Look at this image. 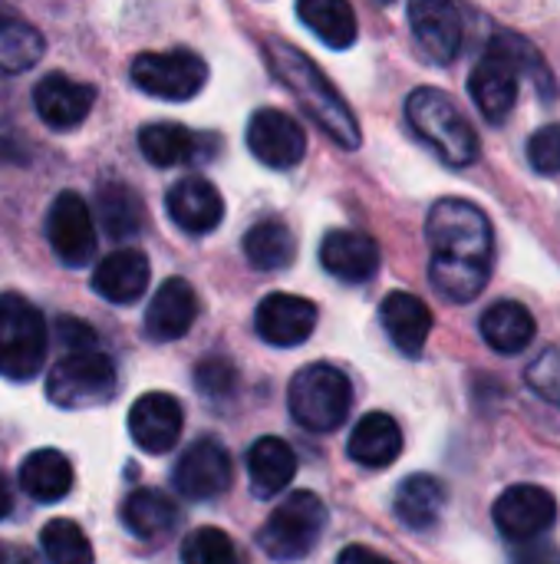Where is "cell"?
I'll return each instance as SVG.
<instances>
[{"instance_id":"42","label":"cell","mask_w":560,"mask_h":564,"mask_svg":"<svg viewBox=\"0 0 560 564\" xmlns=\"http://www.w3.org/2000/svg\"><path fill=\"white\" fill-rule=\"evenodd\" d=\"M0 564H36L26 549H7L0 545Z\"/></svg>"},{"instance_id":"5","label":"cell","mask_w":560,"mask_h":564,"mask_svg":"<svg viewBox=\"0 0 560 564\" xmlns=\"http://www.w3.org/2000/svg\"><path fill=\"white\" fill-rule=\"evenodd\" d=\"M46 324L43 314L20 294H0V377L26 383L43 370Z\"/></svg>"},{"instance_id":"36","label":"cell","mask_w":560,"mask_h":564,"mask_svg":"<svg viewBox=\"0 0 560 564\" xmlns=\"http://www.w3.org/2000/svg\"><path fill=\"white\" fill-rule=\"evenodd\" d=\"M495 40L512 53V59L518 63L521 76H531V79H535V86H538V93H541L545 99H554V96H558V83H554V76H551L545 56H541L528 40H521V36H515V33H498Z\"/></svg>"},{"instance_id":"39","label":"cell","mask_w":560,"mask_h":564,"mask_svg":"<svg viewBox=\"0 0 560 564\" xmlns=\"http://www.w3.org/2000/svg\"><path fill=\"white\" fill-rule=\"evenodd\" d=\"M528 383L538 390L548 403L560 406V350H545L531 367H528Z\"/></svg>"},{"instance_id":"44","label":"cell","mask_w":560,"mask_h":564,"mask_svg":"<svg viewBox=\"0 0 560 564\" xmlns=\"http://www.w3.org/2000/svg\"><path fill=\"white\" fill-rule=\"evenodd\" d=\"M380 3H393V0H380Z\"/></svg>"},{"instance_id":"28","label":"cell","mask_w":560,"mask_h":564,"mask_svg":"<svg viewBox=\"0 0 560 564\" xmlns=\"http://www.w3.org/2000/svg\"><path fill=\"white\" fill-rule=\"evenodd\" d=\"M449 502V492L446 486L436 479V476H426V473H416L409 479L399 482V492H396V516L403 525L416 529V532H426L439 522L442 509Z\"/></svg>"},{"instance_id":"43","label":"cell","mask_w":560,"mask_h":564,"mask_svg":"<svg viewBox=\"0 0 560 564\" xmlns=\"http://www.w3.org/2000/svg\"><path fill=\"white\" fill-rule=\"evenodd\" d=\"M10 509H13V496H10V489H7V482L0 476V522L10 516Z\"/></svg>"},{"instance_id":"22","label":"cell","mask_w":560,"mask_h":564,"mask_svg":"<svg viewBox=\"0 0 560 564\" xmlns=\"http://www.w3.org/2000/svg\"><path fill=\"white\" fill-rule=\"evenodd\" d=\"M149 258L135 248H122L106 254L92 271V291L109 304H135L149 291Z\"/></svg>"},{"instance_id":"30","label":"cell","mask_w":560,"mask_h":564,"mask_svg":"<svg viewBox=\"0 0 560 564\" xmlns=\"http://www.w3.org/2000/svg\"><path fill=\"white\" fill-rule=\"evenodd\" d=\"M139 149L142 155L158 165V169H172V165H185V162H201V139L195 132H188L178 122H152L139 132Z\"/></svg>"},{"instance_id":"12","label":"cell","mask_w":560,"mask_h":564,"mask_svg":"<svg viewBox=\"0 0 560 564\" xmlns=\"http://www.w3.org/2000/svg\"><path fill=\"white\" fill-rule=\"evenodd\" d=\"M231 479H234L231 453L211 436L195 440L182 453V459L175 463V473H172L175 489L191 502H208V499L224 496L231 489Z\"/></svg>"},{"instance_id":"38","label":"cell","mask_w":560,"mask_h":564,"mask_svg":"<svg viewBox=\"0 0 560 564\" xmlns=\"http://www.w3.org/2000/svg\"><path fill=\"white\" fill-rule=\"evenodd\" d=\"M528 162L538 175H560V126H545L531 135Z\"/></svg>"},{"instance_id":"21","label":"cell","mask_w":560,"mask_h":564,"mask_svg":"<svg viewBox=\"0 0 560 564\" xmlns=\"http://www.w3.org/2000/svg\"><path fill=\"white\" fill-rule=\"evenodd\" d=\"M380 321L393 347L406 357H419L426 350V340L432 334V311L422 297L409 291H393L380 304Z\"/></svg>"},{"instance_id":"4","label":"cell","mask_w":560,"mask_h":564,"mask_svg":"<svg viewBox=\"0 0 560 564\" xmlns=\"http://www.w3.org/2000/svg\"><path fill=\"white\" fill-rule=\"evenodd\" d=\"M290 416L310 433H333L347 423L353 406V387L343 370L330 364H310L294 373L287 390Z\"/></svg>"},{"instance_id":"7","label":"cell","mask_w":560,"mask_h":564,"mask_svg":"<svg viewBox=\"0 0 560 564\" xmlns=\"http://www.w3.org/2000/svg\"><path fill=\"white\" fill-rule=\"evenodd\" d=\"M116 367L99 350L66 354L46 373V400L59 410H89L116 397Z\"/></svg>"},{"instance_id":"26","label":"cell","mask_w":560,"mask_h":564,"mask_svg":"<svg viewBox=\"0 0 560 564\" xmlns=\"http://www.w3.org/2000/svg\"><path fill=\"white\" fill-rule=\"evenodd\" d=\"M485 344L505 357L512 354H521L531 347L535 334H538V324L531 317V311L518 301H498L492 304L485 314H482V324H479Z\"/></svg>"},{"instance_id":"2","label":"cell","mask_w":560,"mask_h":564,"mask_svg":"<svg viewBox=\"0 0 560 564\" xmlns=\"http://www.w3.org/2000/svg\"><path fill=\"white\" fill-rule=\"evenodd\" d=\"M264 56L271 73L284 83L287 93L300 102V109L340 145V149H360V122L340 89L320 73V66L297 46H290L281 36H271L264 43Z\"/></svg>"},{"instance_id":"18","label":"cell","mask_w":560,"mask_h":564,"mask_svg":"<svg viewBox=\"0 0 560 564\" xmlns=\"http://www.w3.org/2000/svg\"><path fill=\"white\" fill-rule=\"evenodd\" d=\"M165 205H168V218L185 235H208L224 218L221 192L201 175H188V178L175 182L165 195Z\"/></svg>"},{"instance_id":"11","label":"cell","mask_w":560,"mask_h":564,"mask_svg":"<svg viewBox=\"0 0 560 564\" xmlns=\"http://www.w3.org/2000/svg\"><path fill=\"white\" fill-rule=\"evenodd\" d=\"M46 238L66 268H86L96 258V225L89 205L76 192H59L46 215Z\"/></svg>"},{"instance_id":"24","label":"cell","mask_w":560,"mask_h":564,"mask_svg":"<svg viewBox=\"0 0 560 564\" xmlns=\"http://www.w3.org/2000/svg\"><path fill=\"white\" fill-rule=\"evenodd\" d=\"M297 476V456L294 449L277 436H261L248 449V479L257 499H271L284 492Z\"/></svg>"},{"instance_id":"19","label":"cell","mask_w":560,"mask_h":564,"mask_svg":"<svg viewBox=\"0 0 560 564\" xmlns=\"http://www.w3.org/2000/svg\"><path fill=\"white\" fill-rule=\"evenodd\" d=\"M198 317V294L185 278H168L145 311V337L155 344L182 340Z\"/></svg>"},{"instance_id":"41","label":"cell","mask_w":560,"mask_h":564,"mask_svg":"<svg viewBox=\"0 0 560 564\" xmlns=\"http://www.w3.org/2000/svg\"><path fill=\"white\" fill-rule=\"evenodd\" d=\"M337 564H396V562H393V558H386V555H380V552H373V549H366V545H350V549H343V552H340Z\"/></svg>"},{"instance_id":"1","label":"cell","mask_w":560,"mask_h":564,"mask_svg":"<svg viewBox=\"0 0 560 564\" xmlns=\"http://www.w3.org/2000/svg\"><path fill=\"white\" fill-rule=\"evenodd\" d=\"M426 238L432 248V288L452 304L475 301L488 284L495 258V231L488 215L469 198H442L426 218Z\"/></svg>"},{"instance_id":"31","label":"cell","mask_w":560,"mask_h":564,"mask_svg":"<svg viewBox=\"0 0 560 564\" xmlns=\"http://www.w3.org/2000/svg\"><path fill=\"white\" fill-rule=\"evenodd\" d=\"M43 36L7 3H0V76L23 73L40 63Z\"/></svg>"},{"instance_id":"40","label":"cell","mask_w":560,"mask_h":564,"mask_svg":"<svg viewBox=\"0 0 560 564\" xmlns=\"http://www.w3.org/2000/svg\"><path fill=\"white\" fill-rule=\"evenodd\" d=\"M56 337L66 347V354H79V350H96V330L76 317H59L56 321Z\"/></svg>"},{"instance_id":"10","label":"cell","mask_w":560,"mask_h":564,"mask_svg":"<svg viewBox=\"0 0 560 564\" xmlns=\"http://www.w3.org/2000/svg\"><path fill=\"white\" fill-rule=\"evenodd\" d=\"M518 79H521V69L518 63L512 59V53L492 36L485 56L479 59V66L472 69L469 76V93L479 106V112L498 126L512 116L515 102H518Z\"/></svg>"},{"instance_id":"29","label":"cell","mask_w":560,"mask_h":564,"mask_svg":"<svg viewBox=\"0 0 560 564\" xmlns=\"http://www.w3.org/2000/svg\"><path fill=\"white\" fill-rule=\"evenodd\" d=\"M297 17L330 50H350L356 43V13L350 0H297Z\"/></svg>"},{"instance_id":"37","label":"cell","mask_w":560,"mask_h":564,"mask_svg":"<svg viewBox=\"0 0 560 564\" xmlns=\"http://www.w3.org/2000/svg\"><path fill=\"white\" fill-rule=\"evenodd\" d=\"M195 387L208 400H224L238 390V370L224 357H208L195 370Z\"/></svg>"},{"instance_id":"34","label":"cell","mask_w":560,"mask_h":564,"mask_svg":"<svg viewBox=\"0 0 560 564\" xmlns=\"http://www.w3.org/2000/svg\"><path fill=\"white\" fill-rule=\"evenodd\" d=\"M40 549L50 564H92V545L86 539V532L69 522V519H53L43 525L40 532Z\"/></svg>"},{"instance_id":"13","label":"cell","mask_w":560,"mask_h":564,"mask_svg":"<svg viewBox=\"0 0 560 564\" xmlns=\"http://www.w3.org/2000/svg\"><path fill=\"white\" fill-rule=\"evenodd\" d=\"M248 149L267 169H294L307 152V135L300 122L281 109H257L248 122Z\"/></svg>"},{"instance_id":"35","label":"cell","mask_w":560,"mask_h":564,"mask_svg":"<svg viewBox=\"0 0 560 564\" xmlns=\"http://www.w3.org/2000/svg\"><path fill=\"white\" fill-rule=\"evenodd\" d=\"M182 564H238V549L221 529H195L182 542Z\"/></svg>"},{"instance_id":"8","label":"cell","mask_w":560,"mask_h":564,"mask_svg":"<svg viewBox=\"0 0 560 564\" xmlns=\"http://www.w3.org/2000/svg\"><path fill=\"white\" fill-rule=\"evenodd\" d=\"M132 83L168 102L195 99L208 83V63L191 50H172V53H139L129 66Z\"/></svg>"},{"instance_id":"25","label":"cell","mask_w":560,"mask_h":564,"mask_svg":"<svg viewBox=\"0 0 560 564\" xmlns=\"http://www.w3.org/2000/svg\"><path fill=\"white\" fill-rule=\"evenodd\" d=\"M20 489L40 502V506H53L59 499L69 496L73 489V466L59 449H36L20 463V476H17Z\"/></svg>"},{"instance_id":"6","label":"cell","mask_w":560,"mask_h":564,"mask_svg":"<svg viewBox=\"0 0 560 564\" xmlns=\"http://www.w3.org/2000/svg\"><path fill=\"white\" fill-rule=\"evenodd\" d=\"M327 529V506L314 492H290L257 532L261 549L274 562H300L314 552Z\"/></svg>"},{"instance_id":"20","label":"cell","mask_w":560,"mask_h":564,"mask_svg":"<svg viewBox=\"0 0 560 564\" xmlns=\"http://www.w3.org/2000/svg\"><path fill=\"white\" fill-rule=\"evenodd\" d=\"M320 264L347 284H366L380 271V245L353 228H337L320 241Z\"/></svg>"},{"instance_id":"23","label":"cell","mask_w":560,"mask_h":564,"mask_svg":"<svg viewBox=\"0 0 560 564\" xmlns=\"http://www.w3.org/2000/svg\"><path fill=\"white\" fill-rule=\"evenodd\" d=\"M403 453V430L389 413H366L347 443V456L363 469H386Z\"/></svg>"},{"instance_id":"17","label":"cell","mask_w":560,"mask_h":564,"mask_svg":"<svg viewBox=\"0 0 560 564\" xmlns=\"http://www.w3.org/2000/svg\"><path fill=\"white\" fill-rule=\"evenodd\" d=\"M92 102H96V89L63 73H50L33 86V106L40 119L56 132L76 129L89 116Z\"/></svg>"},{"instance_id":"14","label":"cell","mask_w":560,"mask_h":564,"mask_svg":"<svg viewBox=\"0 0 560 564\" xmlns=\"http://www.w3.org/2000/svg\"><path fill=\"white\" fill-rule=\"evenodd\" d=\"M409 26L422 53L446 66L462 50V13L455 0H409Z\"/></svg>"},{"instance_id":"15","label":"cell","mask_w":560,"mask_h":564,"mask_svg":"<svg viewBox=\"0 0 560 564\" xmlns=\"http://www.w3.org/2000/svg\"><path fill=\"white\" fill-rule=\"evenodd\" d=\"M317 304L297 294H267L254 311V330L271 347H300L317 327Z\"/></svg>"},{"instance_id":"3","label":"cell","mask_w":560,"mask_h":564,"mask_svg":"<svg viewBox=\"0 0 560 564\" xmlns=\"http://www.w3.org/2000/svg\"><path fill=\"white\" fill-rule=\"evenodd\" d=\"M406 119L413 132L446 162L465 169L479 155V135L469 116L455 106V99L436 86L413 89L406 99Z\"/></svg>"},{"instance_id":"27","label":"cell","mask_w":560,"mask_h":564,"mask_svg":"<svg viewBox=\"0 0 560 564\" xmlns=\"http://www.w3.org/2000/svg\"><path fill=\"white\" fill-rule=\"evenodd\" d=\"M119 516H122V525L142 542H158V539L172 535V529L178 525V506L158 489L129 492Z\"/></svg>"},{"instance_id":"16","label":"cell","mask_w":560,"mask_h":564,"mask_svg":"<svg viewBox=\"0 0 560 564\" xmlns=\"http://www.w3.org/2000/svg\"><path fill=\"white\" fill-rule=\"evenodd\" d=\"M182 426H185V413L172 393H145L129 410V436L149 456L168 453L178 443Z\"/></svg>"},{"instance_id":"9","label":"cell","mask_w":560,"mask_h":564,"mask_svg":"<svg viewBox=\"0 0 560 564\" xmlns=\"http://www.w3.org/2000/svg\"><path fill=\"white\" fill-rule=\"evenodd\" d=\"M492 519H495V529L508 539V542H535L541 539L545 532L554 529L558 522V499L541 489V486H512L505 489L498 499H495V509H492Z\"/></svg>"},{"instance_id":"32","label":"cell","mask_w":560,"mask_h":564,"mask_svg":"<svg viewBox=\"0 0 560 564\" xmlns=\"http://www.w3.org/2000/svg\"><path fill=\"white\" fill-rule=\"evenodd\" d=\"M294 254H297V241L290 228L277 218L257 221L244 235V258L257 271H284L294 261Z\"/></svg>"},{"instance_id":"33","label":"cell","mask_w":560,"mask_h":564,"mask_svg":"<svg viewBox=\"0 0 560 564\" xmlns=\"http://www.w3.org/2000/svg\"><path fill=\"white\" fill-rule=\"evenodd\" d=\"M96 215L109 238H132L142 228V198L122 182H106L96 192Z\"/></svg>"}]
</instances>
